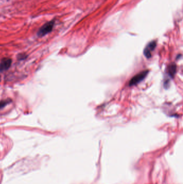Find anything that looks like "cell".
Here are the masks:
<instances>
[{"mask_svg": "<svg viewBox=\"0 0 183 184\" xmlns=\"http://www.w3.org/2000/svg\"><path fill=\"white\" fill-rule=\"evenodd\" d=\"M54 23L55 21L53 20L43 25L38 31V36L39 37H42L43 36L46 35L48 33H50L53 30Z\"/></svg>", "mask_w": 183, "mask_h": 184, "instance_id": "6da1fadb", "label": "cell"}, {"mask_svg": "<svg viewBox=\"0 0 183 184\" xmlns=\"http://www.w3.org/2000/svg\"><path fill=\"white\" fill-rule=\"evenodd\" d=\"M148 71H145L141 72V73L137 74L136 76H134L131 79V80L129 81V86H134V85H137L139 82L143 80L146 76H147L148 73Z\"/></svg>", "mask_w": 183, "mask_h": 184, "instance_id": "7a4b0ae2", "label": "cell"}, {"mask_svg": "<svg viewBox=\"0 0 183 184\" xmlns=\"http://www.w3.org/2000/svg\"><path fill=\"white\" fill-rule=\"evenodd\" d=\"M12 64V60L9 58H4L0 62V72H3L8 70Z\"/></svg>", "mask_w": 183, "mask_h": 184, "instance_id": "3957f363", "label": "cell"}, {"mask_svg": "<svg viewBox=\"0 0 183 184\" xmlns=\"http://www.w3.org/2000/svg\"><path fill=\"white\" fill-rule=\"evenodd\" d=\"M156 46V43L155 41L149 43L144 50V55L147 58H150L151 56V52L154 50Z\"/></svg>", "mask_w": 183, "mask_h": 184, "instance_id": "277c9868", "label": "cell"}, {"mask_svg": "<svg viewBox=\"0 0 183 184\" xmlns=\"http://www.w3.org/2000/svg\"><path fill=\"white\" fill-rule=\"evenodd\" d=\"M11 102H12V100L10 99L3 100L0 101V109L3 108L8 104H10Z\"/></svg>", "mask_w": 183, "mask_h": 184, "instance_id": "5b68a950", "label": "cell"}, {"mask_svg": "<svg viewBox=\"0 0 183 184\" xmlns=\"http://www.w3.org/2000/svg\"><path fill=\"white\" fill-rule=\"evenodd\" d=\"M176 71V66L175 65H172L170 66L169 70V73L170 76L173 77L175 74Z\"/></svg>", "mask_w": 183, "mask_h": 184, "instance_id": "8992f818", "label": "cell"}, {"mask_svg": "<svg viewBox=\"0 0 183 184\" xmlns=\"http://www.w3.org/2000/svg\"><path fill=\"white\" fill-rule=\"evenodd\" d=\"M26 58V56L24 54H20L18 56V59H20V60H23L24 59H25Z\"/></svg>", "mask_w": 183, "mask_h": 184, "instance_id": "52a82bcc", "label": "cell"}]
</instances>
